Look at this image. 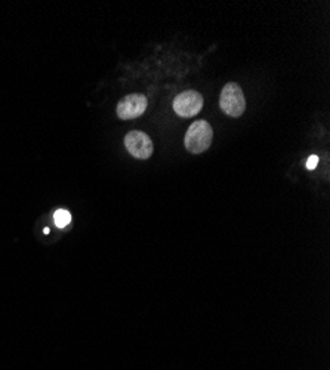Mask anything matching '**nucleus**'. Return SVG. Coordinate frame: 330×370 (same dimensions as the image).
Listing matches in <instances>:
<instances>
[{"label": "nucleus", "instance_id": "20e7f679", "mask_svg": "<svg viewBox=\"0 0 330 370\" xmlns=\"http://www.w3.org/2000/svg\"><path fill=\"white\" fill-rule=\"evenodd\" d=\"M124 147H126L129 154L139 160L150 158L154 151L151 138L147 134L139 131H132L124 137Z\"/></svg>", "mask_w": 330, "mask_h": 370}, {"label": "nucleus", "instance_id": "f257e3e1", "mask_svg": "<svg viewBox=\"0 0 330 370\" xmlns=\"http://www.w3.org/2000/svg\"><path fill=\"white\" fill-rule=\"evenodd\" d=\"M212 141H213V129L212 126L204 120L191 123L184 138L185 149L191 154H200L209 150V147L212 146Z\"/></svg>", "mask_w": 330, "mask_h": 370}, {"label": "nucleus", "instance_id": "0eeeda50", "mask_svg": "<svg viewBox=\"0 0 330 370\" xmlns=\"http://www.w3.org/2000/svg\"><path fill=\"white\" fill-rule=\"evenodd\" d=\"M317 165H319V157H317V156H311V157L308 158V162H307V168H308L310 170H312V169L317 168Z\"/></svg>", "mask_w": 330, "mask_h": 370}, {"label": "nucleus", "instance_id": "39448f33", "mask_svg": "<svg viewBox=\"0 0 330 370\" xmlns=\"http://www.w3.org/2000/svg\"><path fill=\"white\" fill-rule=\"evenodd\" d=\"M147 98L141 93H132L124 96L123 100L117 104V116L122 120H132L139 116L144 115V111L147 110Z\"/></svg>", "mask_w": 330, "mask_h": 370}, {"label": "nucleus", "instance_id": "7ed1b4c3", "mask_svg": "<svg viewBox=\"0 0 330 370\" xmlns=\"http://www.w3.org/2000/svg\"><path fill=\"white\" fill-rule=\"evenodd\" d=\"M203 95L197 91H184L174 101V110L181 117H194L203 108Z\"/></svg>", "mask_w": 330, "mask_h": 370}, {"label": "nucleus", "instance_id": "423d86ee", "mask_svg": "<svg viewBox=\"0 0 330 370\" xmlns=\"http://www.w3.org/2000/svg\"><path fill=\"white\" fill-rule=\"evenodd\" d=\"M54 221L58 229H66L71 222V215L69 211H66V209H58L54 215Z\"/></svg>", "mask_w": 330, "mask_h": 370}, {"label": "nucleus", "instance_id": "f03ea898", "mask_svg": "<svg viewBox=\"0 0 330 370\" xmlns=\"http://www.w3.org/2000/svg\"><path fill=\"white\" fill-rule=\"evenodd\" d=\"M219 107L231 117H240L246 110V100L237 83H227L219 96Z\"/></svg>", "mask_w": 330, "mask_h": 370}]
</instances>
